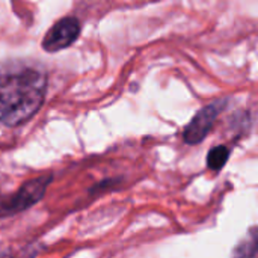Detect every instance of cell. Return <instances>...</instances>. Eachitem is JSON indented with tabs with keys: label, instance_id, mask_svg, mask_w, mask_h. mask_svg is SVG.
<instances>
[{
	"label": "cell",
	"instance_id": "obj_1",
	"mask_svg": "<svg viewBox=\"0 0 258 258\" xmlns=\"http://www.w3.org/2000/svg\"><path fill=\"white\" fill-rule=\"evenodd\" d=\"M47 74L29 62L0 63V124L14 127L29 121L42 106Z\"/></svg>",
	"mask_w": 258,
	"mask_h": 258
},
{
	"label": "cell",
	"instance_id": "obj_2",
	"mask_svg": "<svg viewBox=\"0 0 258 258\" xmlns=\"http://www.w3.org/2000/svg\"><path fill=\"white\" fill-rule=\"evenodd\" d=\"M51 180H53L51 175L36 177L30 181H26L14 195L0 200V219L21 213L33 207L36 203H39L45 195V190L51 183Z\"/></svg>",
	"mask_w": 258,
	"mask_h": 258
},
{
	"label": "cell",
	"instance_id": "obj_6",
	"mask_svg": "<svg viewBox=\"0 0 258 258\" xmlns=\"http://www.w3.org/2000/svg\"><path fill=\"white\" fill-rule=\"evenodd\" d=\"M236 255H239V257H255L257 255V234L255 233H252L251 236H249V243H242L237 249H236V252H234Z\"/></svg>",
	"mask_w": 258,
	"mask_h": 258
},
{
	"label": "cell",
	"instance_id": "obj_5",
	"mask_svg": "<svg viewBox=\"0 0 258 258\" xmlns=\"http://www.w3.org/2000/svg\"><path fill=\"white\" fill-rule=\"evenodd\" d=\"M230 154H231V151H230L228 147H225V145H216L207 154V159H206L207 168L212 169V171H215V172L221 171L227 165V162L230 159Z\"/></svg>",
	"mask_w": 258,
	"mask_h": 258
},
{
	"label": "cell",
	"instance_id": "obj_4",
	"mask_svg": "<svg viewBox=\"0 0 258 258\" xmlns=\"http://www.w3.org/2000/svg\"><path fill=\"white\" fill-rule=\"evenodd\" d=\"M80 30V21L76 17H63L48 29L42 39V48L48 53L68 48L79 39Z\"/></svg>",
	"mask_w": 258,
	"mask_h": 258
},
{
	"label": "cell",
	"instance_id": "obj_3",
	"mask_svg": "<svg viewBox=\"0 0 258 258\" xmlns=\"http://www.w3.org/2000/svg\"><path fill=\"white\" fill-rule=\"evenodd\" d=\"M227 104H228L227 98H219V100H215L213 103L204 106L201 110H198L184 128L183 141L187 145L201 144L207 138L212 127L215 125L218 116L225 110Z\"/></svg>",
	"mask_w": 258,
	"mask_h": 258
}]
</instances>
